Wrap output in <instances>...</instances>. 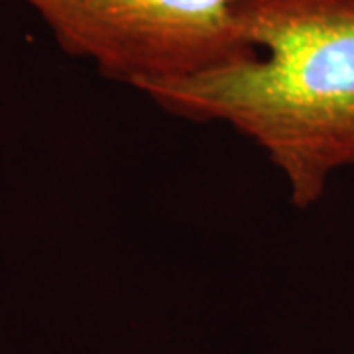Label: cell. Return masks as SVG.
I'll return each mask as SVG.
<instances>
[{"mask_svg": "<svg viewBox=\"0 0 354 354\" xmlns=\"http://www.w3.org/2000/svg\"><path fill=\"white\" fill-rule=\"evenodd\" d=\"M256 55L138 88L165 113L218 122L256 144L307 209L354 165V0H244Z\"/></svg>", "mask_w": 354, "mask_h": 354, "instance_id": "obj_1", "label": "cell"}, {"mask_svg": "<svg viewBox=\"0 0 354 354\" xmlns=\"http://www.w3.org/2000/svg\"><path fill=\"white\" fill-rule=\"evenodd\" d=\"M59 48L134 91L256 55L241 34L244 0H22Z\"/></svg>", "mask_w": 354, "mask_h": 354, "instance_id": "obj_2", "label": "cell"}]
</instances>
